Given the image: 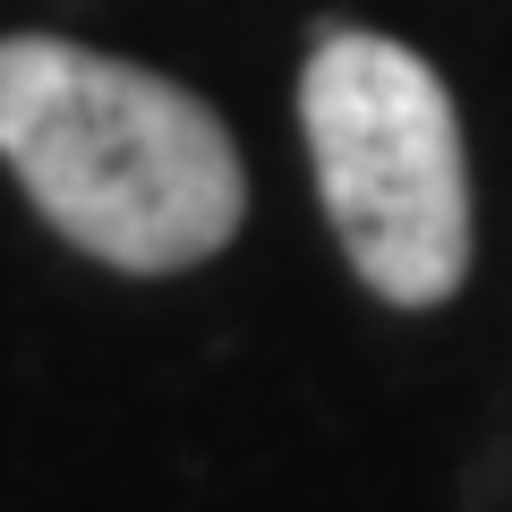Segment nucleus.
I'll list each match as a JSON object with an SVG mask.
<instances>
[{"label":"nucleus","mask_w":512,"mask_h":512,"mask_svg":"<svg viewBox=\"0 0 512 512\" xmlns=\"http://www.w3.org/2000/svg\"><path fill=\"white\" fill-rule=\"evenodd\" d=\"M0 163L69 248L120 274H180L248 214L231 128L188 86L60 35L0 43Z\"/></svg>","instance_id":"obj_1"},{"label":"nucleus","mask_w":512,"mask_h":512,"mask_svg":"<svg viewBox=\"0 0 512 512\" xmlns=\"http://www.w3.org/2000/svg\"><path fill=\"white\" fill-rule=\"evenodd\" d=\"M299 128L359 282L393 308H444L470 274V154L444 77L393 35L325 26L299 69Z\"/></svg>","instance_id":"obj_2"}]
</instances>
